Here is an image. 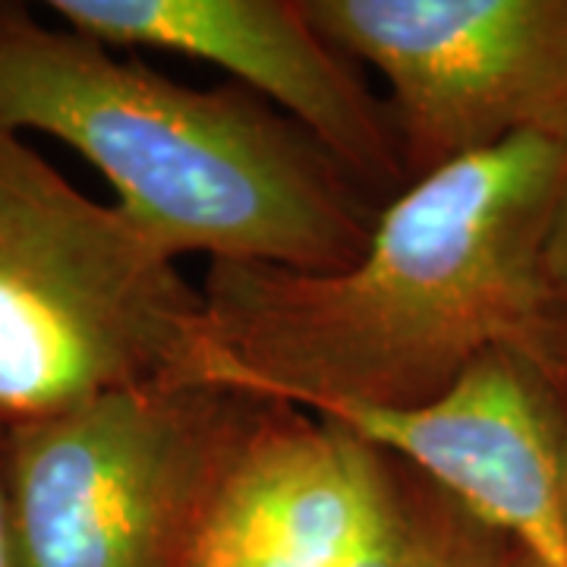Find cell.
<instances>
[{
    "mask_svg": "<svg viewBox=\"0 0 567 567\" xmlns=\"http://www.w3.org/2000/svg\"><path fill=\"white\" fill-rule=\"evenodd\" d=\"M567 142L466 155L382 205L338 271L208 262L203 382L322 413L432 404L505 350L567 398V309L546 268Z\"/></svg>",
    "mask_w": 567,
    "mask_h": 567,
    "instance_id": "cell-1",
    "label": "cell"
},
{
    "mask_svg": "<svg viewBox=\"0 0 567 567\" xmlns=\"http://www.w3.org/2000/svg\"><path fill=\"white\" fill-rule=\"evenodd\" d=\"M0 130L92 164L171 259L338 271L382 205L303 126L244 85L196 89L0 0Z\"/></svg>",
    "mask_w": 567,
    "mask_h": 567,
    "instance_id": "cell-2",
    "label": "cell"
},
{
    "mask_svg": "<svg viewBox=\"0 0 567 567\" xmlns=\"http://www.w3.org/2000/svg\"><path fill=\"white\" fill-rule=\"evenodd\" d=\"M203 365V287L0 130V432Z\"/></svg>",
    "mask_w": 567,
    "mask_h": 567,
    "instance_id": "cell-3",
    "label": "cell"
},
{
    "mask_svg": "<svg viewBox=\"0 0 567 567\" xmlns=\"http://www.w3.org/2000/svg\"><path fill=\"white\" fill-rule=\"evenodd\" d=\"M278 404L152 382L3 432L17 567H183L227 470Z\"/></svg>",
    "mask_w": 567,
    "mask_h": 567,
    "instance_id": "cell-4",
    "label": "cell"
},
{
    "mask_svg": "<svg viewBox=\"0 0 567 567\" xmlns=\"http://www.w3.org/2000/svg\"><path fill=\"white\" fill-rule=\"evenodd\" d=\"M388 85L406 186L511 140L567 142V0H303Z\"/></svg>",
    "mask_w": 567,
    "mask_h": 567,
    "instance_id": "cell-5",
    "label": "cell"
},
{
    "mask_svg": "<svg viewBox=\"0 0 567 567\" xmlns=\"http://www.w3.org/2000/svg\"><path fill=\"white\" fill-rule=\"evenodd\" d=\"M48 10L114 51L155 48L221 66L303 126L379 205L406 186L385 99L324 39L303 0H51Z\"/></svg>",
    "mask_w": 567,
    "mask_h": 567,
    "instance_id": "cell-6",
    "label": "cell"
},
{
    "mask_svg": "<svg viewBox=\"0 0 567 567\" xmlns=\"http://www.w3.org/2000/svg\"><path fill=\"white\" fill-rule=\"evenodd\" d=\"M316 416L420 470L543 567H567V398L527 360L486 353L442 398L413 410L331 406Z\"/></svg>",
    "mask_w": 567,
    "mask_h": 567,
    "instance_id": "cell-7",
    "label": "cell"
},
{
    "mask_svg": "<svg viewBox=\"0 0 567 567\" xmlns=\"http://www.w3.org/2000/svg\"><path fill=\"white\" fill-rule=\"evenodd\" d=\"M391 498V454L278 404L227 470L183 567H350Z\"/></svg>",
    "mask_w": 567,
    "mask_h": 567,
    "instance_id": "cell-8",
    "label": "cell"
},
{
    "mask_svg": "<svg viewBox=\"0 0 567 567\" xmlns=\"http://www.w3.org/2000/svg\"><path fill=\"white\" fill-rule=\"evenodd\" d=\"M404 502V567H543L527 548L488 527L420 470L398 461Z\"/></svg>",
    "mask_w": 567,
    "mask_h": 567,
    "instance_id": "cell-9",
    "label": "cell"
},
{
    "mask_svg": "<svg viewBox=\"0 0 567 567\" xmlns=\"http://www.w3.org/2000/svg\"><path fill=\"white\" fill-rule=\"evenodd\" d=\"M406 527L404 502H401V483H398V464H394V498L379 524L369 529L360 551L353 555L350 567H404Z\"/></svg>",
    "mask_w": 567,
    "mask_h": 567,
    "instance_id": "cell-10",
    "label": "cell"
},
{
    "mask_svg": "<svg viewBox=\"0 0 567 567\" xmlns=\"http://www.w3.org/2000/svg\"><path fill=\"white\" fill-rule=\"evenodd\" d=\"M546 268L558 300L567 309V181L561 186V196H558V205H555V218H551V230H548Z\"/></svg>",
    "mask_w": 567,
    "mask_h": 567,
    "instance_id": "cell-11",
    "label": "cell"
},
{
    "mask_svg": "<svg viewBox=\"0 0 567 567\" xmlns=\"http://www.w3.org/2000/svg\"><path fill=\"white\" fill-rule=\"evenodd\" d=\"M0 567H17V558H13V533H10L7 480H3V432H0Z\"/></svg>",
    "mask_w": 567,
    "mask_h": 567,
    "instance_id": "cell-12",
    "label": "cell"
},
{
    "mask_svg": "<svg viewBox=\"0 0 567 567\" xmlns=\"http://www.w3.org/2000/svg\"><path fill=\"white\" fill-rule=\"evenodd\" d=\"M561 502H565V520H567V439H565V464H561Z\"/></svg>",
    "mask_w": 567,
    "mask_h": 567,
    "instance_id": "cell-13",
    "label": "cell"
}]
</instances>
